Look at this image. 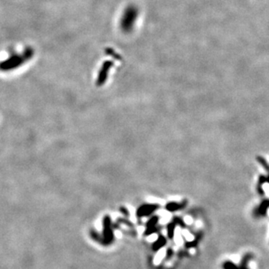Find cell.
<instances>
[{
  "label": "cell",
  "mask_w": 269,
  "mask_h": 269,
  "mask_svg": "<svg viewBox=\"0 0 269 269\" xmlns=\"http://www.w3.org/2000/svg\"><path fill=\"white\" fill-rule=\"evenodd\" d=\"M160 208V205L158 204H143L136 211V215L139 218L147 217L152 214L156 210Z\"/></svg>",
  "instance_id": "cell-1"
},
{
  "label": "cell",
  "mask_w": 269,
  "mask_h": 269,
  "mask_svg": "<svg viewBox=\"0 0 269 269\" xmlns=\"http://www.w3.org/2000/svg\"><path fill=\"white\" fill-rule=\"evenodd\" d=\"M112 66V62L111 61H106L104 63L102 68L100 70L99 76H98V80H97V86H102L103 84H105V82L107 80V75H108V71Z\"/></svg>",
  "instance_id": "cell-2"
},
{
  "label": "cell",
  "mask_w": 269,
  "mask_h": 269,
  "mask_svg": "<svg viewBox=\"0 0 269 269\" xmlns=\"http://www.w3.org/2000/svg\"><path fill=\"white\" fill-rule=\"evenodd\" d=\"M23 60H24L21 57H18V56L17 57H13L12 59H10V60H8L7 61H4V62L1 63L0 64V69L5 70V71L13 69V68L20 66L22 64Z\"/></svg>",
  "instance_id": "cell-3"
},
{
  "label": "cell",
  "mask_w": 269,
  "mask_h": 269,
  "mask_svg": "<svg viewBox=\"0 0 269 269\" xmlns=\"http://www.w3.org/2000/svg\"><path fill=\"white\" fill-rule=\"evenodd\" d=\"M187 205V200L184 199L182 202L178 203V202H169L166 205L165 208L166 211H168L170 212H173L179 210L184 209Z\"/></svg>",
  "instance_id": "cell-4"
},
{
  "label": "cell",
  "mask_w": 269,
  "mask_h": 269,
  "mask_svg": "<svg viewBox=\"0 0 269 269\" xmlns=\"http://www.w3.org/2000/svg\"><path fill=\"white\" fill-rule=\"evenodd\" d=\"M269 208V199H264L261 201L259 207L256 209V213L259 216H265Z\"/></svg>",
  "instance_id": "cell-5"
},
{
  "label": "cell",
  "mask_w": 269,
  "mask_h": 269,
  "mask_svg": "<svg viewBox=\"0 0 269 269\" xmlns=\"http://www.w3.org/2000/svg\"><path fill=\"white\" fill-rule=\"evenodd\" d=\"M166 243V238L160 235V237H159V239H157V240L154 242V244H153V250H159L160 248H161L163 246H165Z\"/></svg>",
  "instance_id": "cell-6"
},
{
  "label": "cell",
  "mask_w": 269,
  "mask_h": 269,
  "mask_svg": "<svg viewBox=\"0 0 269 269\" xmlns=\"http://www.w3.org/2000/svg\"><path fill=\"white\" fill-rule=\"evenodd\" d=\"M175 227H176V225L173 223V222H171L167 225L166 226V229H167V235H168V238L170 239H172L174 237V234H175Z\"/></svg>",
  "instance_id": "cell-7"
},
{
  "label": "cell",
  "mask_w": 269,
  "mask_h": 269,
  "mask_svg": "<svg viewBox=\"0 0 269 269\" xmlns=\"http://www.w3.org/2000/svg\"><path fill=\"white\" fill-rule=\"evenodd\" d=\"M256 160H257V162L259 163V164L269 173V163H268V161L266 160V158H264L261 156H257L256 157Z\"/></svg>",
  "instance_id": "cell-8"
},
{
  "label": "cell",
  "mask_w": 269,
  "mask_h": 269,
  "mask_svg": "<svg viewBox=\"0 0 269 269\" xmlns=\"http://www.w3.org/2000/svg\"><path fill=\"white\" fill-rule=\"evenodd\" d=\"M160 220V217L159 216H153L152 217L151 219L147 221L146 223V227H153V226H156L158 222Z\"/></svg>",
  "instance_id": "cell-9"
},
{
  "label": "cell",
  "mask_w": 269,
  "mask_h": 269,
  "mask_svg": "<svg viewBox=\"0 0 269 269\" xmlns=\"http://www.w3.org/2000/svg\"><path fill=\"white\" fill-rule=\"evenodd\" d=\"M172 222H173L176 226H179L181 228H185L186 226H187L186 223L184 222V220L181 219V218H179V217H173Z\"/></svg>",
  "instance_id": "cell-10"
},
{
  "label": "cell",
  "mask_w": 269,
  "mask_h": 269,
  "mask_svg": "<svg viewBox=\"0 0 269 269\" xmlns=\"http://www.w3.org/2000/svg\"><path fill=\"white\" fill-rule=\"evenodd\" d=\"M265 183H267V177H266L265 175H263V174L259 175V178H258V184H257V185H259V186H263V184H264Z\"/></svg>",
  "instance_id": "cell-11"
},
{
  "label": "cell",
  "mask_w": 269,
  "mask_h": 269,
  "mask_svg": "<svg viewBox=\"0 0 269 269\" xmlns=\"http://www.w3.org/2000/svg\"><path fill=\"white\" fill-rule=\"evenodd\" d=\"M256 190H257V192L259 193L260 196H264L265 195V191H264V189H263V186L257 185L256 186Z\"/></svg>",
  "instance_id": "cell-12"
},
{
  "label": "cell",
  "mask_w": 269,
  "mask_h": 269,
  "mask_svg": "<svg viewBox=\"0 0 269 269\" xmlns=\"http://www.w3.org/2000/svg\"><path fill=\"white\" fill-rule=\"evenodd\" d=\"M120 211H121V212H122L123 214H125L126 216H128V215H129L128 210L126 209V208H125V207H121V208H120Z\"/></svg>",
  "instance_id": "cell-13"
},
{
  "label": "cell",
  "mask_w": 269,
  "mask_h": 269,
  "mask_svg": "<svg viewBox=\"0 0 269 269\" xmlns=\"http://www.w3.org/2000/svg\"><path fill=\"white\" fill-rule=\"evenodd\" d=\"M267 183L269 184V173H268V177H267Z\"/></svg>",
  "instance_id": "cell-14"
}]
</instances>
